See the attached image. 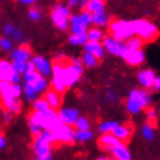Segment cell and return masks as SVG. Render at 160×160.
Returning <instances> with one entry per match:
<instances>
[{
    "label": "cell",
    "mask_w": 160,
    "mask_h": 160,
    "mask_svg": "<svg viewBox=\"0 0 160 160\" xmlns=\"http://www.w3.org/2000/svg\"><path fill=\"white\" fill-rule=\"evenodd\" d=\"M147 115H148L149 119H154L155 117H156V112H155L154 109H148V112H147Z\"/></svg>",
    "instance_id": "c3c4849f"
},
{
    "label": "cell",
    "mask_w": 160,
    "mask_h": 160,
    "mask_svg": "<svg viewBox=\"0 0 160 160\" xmlns=\"http://www.w3.org/2000/svg\"><path fill=\"white\" fill-rule=\"evenodd\" d=\"M109 23H110V18L104 11L92 14V24L93 25H95L97 27H105V26L109 25Z\"/></svg>",
    "instance_id": "7402d4cb"
},
{
    "label": "cell",
    "mask_w": 160,
    "mask_h": 160,
    "mask_svg": "<svg viewBox=\"0 0 160 160\" xmlns=\"http://www.w3.org/2000/svg\"><path fill=\"white\" fill-rule=\"evenodd\" d=\"M142 136L147 141H152L154 138V130L152 124L145 123L142 127Z\"/></svg>",
    "instance_id": "d6a6232c"
},
{
    "label": "cell",
    "mask_w": 160,
    "mask_h": 160,
    "mask_svg": "<svg viewBox=\"0 0 160 160\" xmlns=\"http://www.w3.org/2000/svg\"><path fill=\"white\" fill-rule=\"evenodd\" d=\"M22 92H23V95H24L26 101L30 102V103H32L33 101H35L37 98L39 97V94L36 92V90L34 89V88L32 86H30L29 83L23 82Z\"/></svg>",
    "instance_id": "4316f807"
},
{
    "label": "cell",
    "mask_w": 160,
    "mask_h": 160,
    "mask_svg": "<svg viewBox=\"0 0 160 160\" xmlns=\"http://www.w3.org/2000/svg\"><path fill=\"white\" fill-rule=\"evenodd\" d=\"M44 97L45 99L48 101L50 108L52 109H59L60 107V103H61V96L60 93L54 90L53 88H48L44 92Z\"/></svg>",
    "instance_id": "ac0fdd59"
},
{
    "label": "cell",
    "mask_w": 160,
    "mask_h": 160,
    "mask_svg": "<svg viewBox=\"0 0 160 160\" xmlns=\"http://www.w3.org/2000/svg\"><path fill=\"white\" fill-rule=\"evenodd\" d=\"M13 94L14 97L20 98L22 94V87L20 83H13Z\"/></svg>",
    "instance_id": "ee69618b"
},
{
    "label": "cell",
    "mask_w": 160,
    "mask_h": 160,
    "mask_svg": "<svg viewBox=\"0 0 160 160\" xmlns=\"http://www.w3.org/2000/svg\"><path fill=\"white\" fill-rule=\"evenodd\" d=\"M109 29L112 36L123 42L135 35L132 22H127L123 20L114 21L109 23Z\"/></svg>",
    "instance_id": "52a82bcc"
},
{
    "label": "cell",
    "mask_w": 160,
    "mask_h": 160,
    "mask_svg": "<svg viewBox=\"0 0 160 160\" xmlns=\"http://www.w3.org/2000/svg\"><path fill=\"white\" fill-rule=\"evenodd\" d=\"M10 38L15 41V42H22V39H23V33L22 30H20L18 28H17V29L15 30V32L12 34V36L10 37Z\"/></svg>",
    "instance_id": "7bdbcfd3"
},
{
    "label": "cell",
    "mask_w": 160,
    "mask_h": 160,
    "mask_svg": "<svg viewBox=\"0 0 160 160\" xmlns=\"http://www.w3.org/2000/svg\"><path fill=\"white\" fill-rule=\"evenodd\" d=\"M120 143V141L112 135L111 132L110 133H104L99 138V145L101 146L102 149L106 152H110L112 148Z\"/></svg>",
    "instance_id": "e0dca14e"
},
{
    "label": "cell",
    "mask_w": 160,
    "mask_h": 160,
    "mask_svg": "<svg viewBox=\"0 0 160 160\" xmlns=\"http://www.w3.org/2000/svg\"><path fill=\"white\" fill-rule=\"evenodd\" d=\"M152 88L156 90V91H160V76H156L152 84Z\"/></svg>",
    "instance_id": "bcb514c9"
},
{
    "label": "cell",
    "mask_w": 160,
    "mask_h": 160,
    "mask_svg": "<svg viewBox=\"0 0 160 160\" xmlns=\"http://www.w3.org/2000/svg\"><path fill=\"white\" fill-rule=\"evenodd\" d=\"M71 16L70 8L66 4L56 3L51 13V18L53 24L59 30H66L69 27V18Z\"/></svg>",
    "instance_id": "8992f818"
},
{
    "label": "cell",
    "mask_w": 160,
    "mask_h": 160,
    "mask_svg": "<svg viewBox=\"0 0 160 160\" xmlns=\"http://www.w3.org/2000/svg\"><path fill=\"white\" fill-rule=\"evenodd\" d=\"M28 119L33 121L41 129L52 130L56 124H58L60 120L58 117V112L54 109L49 108L45 111H33Z\"/></svg>",
    "instance_id": "3957f363"
},
{
    "label": "cell",
    "mask_w": 160,
    "mask_h": 160,
    "mask_svg": "<svg viewBox=\"0 0 160 160\" xmlns=\"http://www.w3.org/2000/svg\"><path fill=\"white\" fill-rule=\"evenodd\" d=\"M155 77H156L155 73L150 69L142 70V71H140L137 75V78H138L140 84L145 89L152 88V84H153Z\"/></svg>",
    "instance_id": "9a60e30c"
},
{
    "label": "cell",
    "mask_w": 160,
    "mask_h": 160,
    "mask_svg": "<svg viewBox=\"0 0 160 160\" xmlns=\"http://www.w3.org/2000/svg\"><path fill=\"white\" fill-rule=\"evenodd\" d=\"M74 131L75 129L73 128V126L64 124L60 121L58 124H56L51 130V132L53 135L55 142H59L63 144H73L75 142Z\"/></svg>",
    "instance_id": "ba28073f"
},
{
    "label": "cell",
    "mask_w": 160,
    "mask_h": 160,
    "mask_svg": "<svg viewBox=\"0 0 160 160\" xmlns=\"http://www.w3.org/2000/svg\"><path fill=\"white\" fill-rule=\"evenodd\" d=\"M37 0H17V2L21 3V4H24V5H32Z\"/></svg>",
    "instance_id": "681fc988"
},
{
    "label": "cell",
    "mask_w": 160,
    "mask_h": 160,
    "mask_svg": "<svg viewBox=\"0 0 160 160\" xmlns=\"http://www.w3.org/2000/svg\"><path fill=\"white\" fill-rule=\"evenodd\" d=\"M82 73H83V65L82 63H75L72 62L71 60H69V62H66L64 60L62 80L66 88H71L75 83H77L80 81Z\"/></svg>",
    "instance_id": "5b68a950"
},
{
    "label": "cell",
    "mask_w": 160,
    "mask_h": 160,
    "mask_svg": "<svg viewBox=\"0 0 160 160\" xmlns=\"http://www.w3.org/2000/svg\"><path fill=\"white\" fill-rule=\"evenodd\" d=\"M27 16H28V18H29L30 21L32 22H37V21H39L40 18H41V11H40V9L39 8H37V7H32L30 8L29 10H28L27 12Z\"/></svg>",
    "instance_id": "e575fe53"
},
{
    "label": "cell",
    "mask_w": 160,
    "mask_h": 160,
    "mask_svg": "<svg viewBox=\"0 0 160 160\" xmlns=\"http://www.w3.org/2000/svg\"><path fill=\"white\" fill-rule=\"evenodd\" d=\"M88 40L89 41H101L104 37V33L100 29V27H91L86 32Z\"/></svg>",
    "instance_id": "83f0119b"
},
{
    "label": "cell",
    "mask_w": 160,
    "mask_h": 160,
    "mask_svg": "<svg viewBox=\"0 0 160 160\" xmlns=\"http://www.w3.org/2000/svg\"><path fill=\"white\" fill-rule=\"evenodd\" d=\"M68 42L72 46H83L84 44L88 42L87 34L86 33H82V34H75V33H72L69 36Z\"/></svg>",
    "instance_id": "f546056e"
},
{
    "label": "cell",
    "mask_w": 160,
    "mask_h": 160,
    "mask_svg": "<svg viewBox=\"0 0 160 160\" xmlns=\"http://www.w3.org/2000/svg\"><path fill=\"white\" fill-rule=\"evenodd\" d=\"M121 58L128 64L133 65V66H137V65L142 64L145 61L146 56H145V52L141 49H137V50L126 49V51L122 54Z\"/></svg>",
    "instance_id": "4fadbf2b"
},
{
    "label": "cell",
    "mask_w": 160,
    "mask_h": 160,
    "mask_svg": "<svg viewBox=\"0 0 160 160\" xmlns=\"http://www.w3.org/2000/svg\"><path fill=\"white\" fill-rule=\"evenodd\" d=\"M10 69H12L11 61H9L7 59H0V73L6 72Z\"/></svg>",
    "instance_id": "60d3db41"
},
{
    "label": "cell",
    "mask_w": 160,
    "mask_h": 160,
    "mask_svg": "<svg viewBox=\"0 0 160 160\" xmlns=\"http://www.w3.org/2000/svg\"><path fill=\"white\" fill-rule=\"evenodd\" d=\"M88 2V0H80V3H79V6L81 7V9H86L87 7V4Z\"/></svg>",
    "instance_id": "816d5d0a"
},
{
    "label": "cell",
    "mask_w": 160,
    "mask_h": 160,
    "mask_svg": "<svg viewBox=\"0 0 160 160\" xmlns=\"http://www.w3.org/2000/svg\"><path fill=\"white\" fill-rule=\"evenodd\" d=\"M105 0H88L86 9L90 13H98L104 11Z\"/></svg>",
    "instance_id": "484cf974"
},
{
    "label": "cell",
    "mask_w": 160,
    "mask_h": 160,
    "mask_svg": "<svg viewBox=\"0 0 160 160\" xmlns=\"http://www.w3.org/2000/svg\"><path fill=\"white\" fill-rule=\"evenodd\" d=\"M26 64L27 62H22V61H18V60H14V61H11V66H12V69L18 73L22 75L26 69Z\"/></svg>",
    "instance_id": "d590c367"
},
{
    "label": "cell",
    "mask_w": 160,
    "mask_h": 160,
    "mask_svg": "<svg viewBox=\"0 0 160 160\" xmlns=\"http://www.w3.org/2000/svg\"><path fill=\"white\" fill-rule=\"evenodd\" d=\"M0 49L4 52H10L13 49V42L9 37L5 36L0 38Z\"/></svg>",
    "instance_id": "8d00e7d4"
},
{
    "label": "cell",
    "mask_w": 160,
    "mask_h": 160,
    "mask_svg": "<svg viewBox=\"0 0 160 160\" xmlns=\"http://www.w3.org/2000/svg\"><path fill=\"white\" fill-rule=\"evenodd\" d=\"M6 144H7V142H6L5 137L1 133H0V149L4 148L6 147Z\"/></svg>",
    "instance_id": "f907efd6"
},
{
    "label": "cell",
    "mask_w": 160,
    "mask_h": 160,
    "mask_svg": "<svg viewBox=\"0 0 160 160\" xmlns=\"http://www.w3.org/2000/svg\"><path fill=\"white\" fill-rule=\"evenodd\" d=\"M73 126L75 129H77V130H87V129H89L90 123H89V121L87 118L79 117Z\"/></svg>",
    "instance_id": "836d02e7"
},
{
    "label": "cell",
    "mask_w": 160,
    "mask_h": 160,
    "mask_svg": "<svg viewBox=\"0 0 160 160\" xmlns=\"http://www.w3.org/2000/svg\"><path fill=\"white\" fill-rule=\"evenodd\" d=\"M82 47H83V51L88 52L91 54L95 55L98 59L102 58L105 54V49H104V47H103L101 41H89V40H88V42Z\"/></svg>",
    "instance_id": "2e32d148"
},
{
    "label": "cell",
    "mask_w": 160,
    "mask_h": 160,
    "mask_svg": "<svg viewBox=\"0 0 160 160\" xmlns=\"http://www.w3.org/2000/svg\"><path fill=\"white\" fill-rule=\"evenodd\" d=\"M12 98H16L13 94V83L8 81L0 80V99L2 102H5Z\"/></svg>",
    "instance_id": "ffe728a7"
},
{
    "label": "cell",
    "mask_w": 160,
    "mask_h": 160,
    "mask_svg": "<svg viewBox=\"0 0 160 160\" xmlns=\"http://www.w3.org/2000/svg\"><path fill=\"white\" fill-rule=\"evenodd\" d=\"M115 137H117L120 142H124L127 141V139L130 137L131 134V129L128 125H120L118 124L111 132Z\"/></svg>",
    "instance_id": "44dd1931"
},
{
    "label": "cell",
    "mask_w": 160,
    "mask_h": 160,
    "mask_svg": "<svg viewBox=\"0 0 160 160\" xmlns=\"http://www.w3.org/2000/svg\"><path fill=\"white\" fill-rule=\"evenodd\" d=\"M32 108L33 111H45L50 108V105L45 97H38L32 102Z\"/></svg>",
    "instance_id": "1f68e13d"
},
{
    "label": "cell",
    "mask_w": 160,
    "mask_h": 160,
    "mask_svg": "<svg viewBox=\"0 0 160 160\" xmlns=\"http://www.w3.org/2000/svg\"><path fill=\"white\" fill-rule=\"evenodd\" d=\"M4 109L10 111L12 114H18L22 110V102L18 98H12L10 100H7L2 102Z\"/></svg>",
    "instance_id": "cb8c5ba5"
},
{
    "label": "cell",
    "mask_w": 160,
    "mask_h": 160,
    "mask_svg": "<svg viewBox=\"0 0 160 160\" xmlns=\"http://www.w3.org/2000/svg\"><path fill=\"white\" fill-rule=\"evenodd\" d=\"M16 29H17V27L14 24H12V23H6L3 26V32H4L5 36L9 37V38H10V37L12 36V34L15 32Z\"/></svg>",
    "instance_id": "ab89813d"
},
{
    "label": "cell",
    "mask_w": 160,
    "mask_h": 160,
    "mask_svg": "<svg viewBox=\"0 0 160 160\" xmlns=\"http://www.w3.org/2000/svg\"><path fill=\"white\" fill-rule=\"evenodd\" d=\"M81 20L86 23L88 26L92 24V13H90L89 11H88L87 9H82V12L79 14Z\"/></svg>",
    "instance_id": "74e56055"
},
{
    "label": "cell",
    "mask_w": 160,
    "mask_h": 160,
    "mask_svg": "<svg viewBox=\"0 0 160 160\" xmlns=\"http://www.w3.org/2000/svg\"><path fill=\"white\" fill-rule=\"evenodd\" d=\"M1 117H2V119H3V121H4V123H5V124H9V123H10V122L12 121V118H13V117H12V112H11L10 111L6 110V109H4V110L2 111V112H1Z\"/></svg>",
    "instance_id": "b9f144b4"
},
{
    "label": "cell",
    "mask_w": 160,
    "mask_h": 160,
    "mask_svg": "<svg viewBox=\"0 0 160 160\" xmlns=\"http://www.w3.org/2000/svg\"><path fill=\"white\" fill-rule=\"evenodd\" d=\"M110 153L114 156V158L118 160H130L131 159V154L129 152V150L127 149V148L122 142L112 147Z\"/></svg>",
    "instance_id": "d6986e66"
},
{
    "label": "cell",
    "mask_w": 160,
    "mask_h": 160,
    "mask_svg": "<svg viewBox=\"0 0 160 160\" xmlns=\"http://www.w3.org/2000/svg\"><path fill=\"white\" fill-rule=\"evenodd\" d=\"M102 40H103L102 45L104 47V49L112 55L122 56V54L126 51L124 42L115 38L114 36L110 35V36L103 37Z\"/></svg>",
    "instance_id": "9c48e42d"
},
{
    "label": "cell",
    "mask_w": 160,
    "mask_h": 160,
    "mask_svg": "<svg viewBox=\"0 0 160 160\" xmlns=\"http://www.w3.org/2000/svg\"><path fill=\"white\" fill-rule=\"evenodd\" d=\"M132 25L135 35L142 38L144 42L153 41L158 36V29L156 25L148 20H144V18L135 20L132 22Z\"/></svg>",
    "instance_id": "277c9868"
},
{
    "label": "cell",
    "mask_w": 160,
    "mask_h": 160,
    "mask_svg": "<svg viewBox=\"0 0 160 160\" xmlns=\"http://www.w3.org/2000/svg\"><path fill=\"white\" fill-rule=\"evenodd\" d=\"M55 142L52 133L48 129H43L39 135L34 137L33 141V152L35 157L39 160H50L52 155V144Z\"/></svg>",
    "instance_id": "6da1fadb"
},
{
    "label": "cell",
    "mask_w": 160,
    "mask_h": 160,
    "mask_svg": "<svg viewBox=\"0 0 160 160\" xmlns=\"http://www.w3.org/2000/svg\"><path fill=\"white\" fill-rule=\"evenodd\" d=\"M125 47H126V49L128 50H137V49H141L142 48V46L144 44V41L142 38H140L139 36H132V37H130L129 39H127L125 42Z\"/></svg>",
    "instance_id": "f1b7e54d"
},
{
    "label": "cell",
    "mask_w": 160,
    "mask_h": 160,
    "mask_svg": "<svg viewBox=\"0 0 160 160\" xmlns=\"http://www.w3.org/2000/svg\"><path fill=\"white\" fill-rule=\"evenodd\" d=\"M150 102H152V97L147 90L138 88L132 89L129 92L126 100V109L130 114L136 115L142 109L148 107Z\"/></svg>",
    "instance_id": "7a4b0ae2"
},
{
    "label": "cell",
    "mask_w": 160,
    "mask_h": 160,
    "mask_svg": "<svg viewBox=\"0 0 160 160\" xmlns=\"http://www.w3.org/2000/svg\"><path fill=\"white\" fill-rule=\"evenodd\" d=\"M69 27L72 33L82 34L88 30V25L84 23L79 16V14L71 15L69 18Z\"/></svg>",
    "instance_id": "5bb4252c"
},
{
    "label": "cell",
    "mask_w": 160,
    "mask_h": 160,
    "mask_svg": "<svg viewBox=\"0 0 160 160\" xmlns=\"http://www.w3.org/2000/svg\"><path fill=\"white\" fill-rule=\"evenodd\" d=\"M58 117L62 123L73 126L77 118L80 117V114L77 108L63 107L58 111Z\"/></svg>",
    "instance_id": "8fae6325"
},
{
    "label": "cell",
    "mask_w": 160,
    "mask_h": 160,
    "mask_svg": "<svg viewBox=\"0 0 160 160\" xmlns=\"http://www.w3.org/2000/svg\"><path fill=\"white\" fill-rule=\"evenodd\" d=\"M93 138V133L89 129L87 130H77L75 129L74 131V140L75 142L78 143H84L88 142Z\"/></svg>",
    "instance_id": "d4e9b609"
},
{
    "label": "cell",
    "mask_w": 160,
    "mask_h": 160,
    "mask_svg": "<svg viewBox=\"0 0 160 160\" xmlns=\"http://www.w3.org/2000/svg\"><path fill=\"white\" fill-rule=\"evenodd\" d=\"M27 124H28V128H29V131L30 133L35 137L37 135H39L41 133V127H39L38 125H37L36 123H34L33 121H31L30 119H27Z\"/></svg>",
    "instance_id": "f35d334b"
},
{
    "label": "cell",
    "mask_w": 160,
    "mask_h": 160,
    "mask_svg": "<svg viewBox=\"0 0 160 160\" xmlns=\"http://www.w3.org/2000/svg\"><path fill=\"white\" fill-rule=\"evenodd\" d=\"M31 62L33 63L35 70L38 72L43 77L48 79L52 76V64L47 58H43L41 55H32Z\"/></svg>",
    "instance_id": "30bf717a"
},
{
    "label": "cell",
    "mask_w": 160,
    "mask_h": 160,
    "mask_svg": "<svg viewBox=\"0 0 160 160\" xmlns=\"http://www.w3.org/2000/svg\"><path fill=\"white\" fill-rule=\"evenodd\" d=\"M118 124V121H114V120H107V121H103L99 124L98 126V131L101 134L104 133H110L112 132V130L114 129L117 125Z\"/></svg>",
    "instance_id": "4dcf8cb0"
},
{
    "label": "cell",
    "mask_w": 160,
    "mask_h": 160,
    "mask_svg": "<svg viewBox=\"0 0 160 160\" xmlns=\"http://www.w3.org/2000/svg\"><path fill=\"white\" fill-rule=\"evenodd\" d=\"M79 3H80V0H67L66 5L71 9V8L79 6Z\"/></svg>",
    "instance_id": "7dc6e473"
},
{
    "label": "cell",
    "mask_w": 160,
    "mask_h": 160,
    "mask_svg": "<svg viewBox=\"0 0 160 160\" xmlns=\"http://www.w3.org/2000/svg\"><path fill=\"white\" fill-rule=\"evenodd\" d=\"M31 58H32L31 49L26 44H22L16 49H12L10 52L11 61L18 60V61L27 62L31 59Z\"/></svg>",
    "instance_id": "7c38bea8"
},
{
    "label": "cell",
    "mask_w": 160,
    "mask_h": 160,
    "mask_svg": "<svg viewBox=\"0 0 160 160\" xmlns=\"http://www.w3.org/2000/svg\"><path fill=\"white\" fill-rule=\"evenodd\" d=\"M80 58H81L82 64L83 65V66L88 67V68L95 67L96 65L98 64V60H99L95 55H93L90 52H86V51L82 52Z\"/></svg>",
    "instance_id": "603a6c76"
},
{
    "label": "cell",
    "mask_w": 160,
    "mask_h": 160,
    "mask_svg": "<svg viewBox=\"0 0 160 160\" xmlns=\"http://www.w3.org/2000/svg\"><path fill=\"white\" fill-rule=\"evenodd\" d=\"M106 98L108 101L110 102H116L117 99H118V96H117V93L112 90V89H108L106 90Z\"/></svg>",
    "instance_id": "f6af8a7d"
}]
</instances>
